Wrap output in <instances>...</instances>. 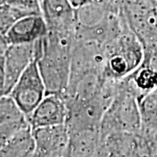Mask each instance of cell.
I'll return each mask as SVG.
<instances>
[{"mask_svg":"<svg viewBox=\"0 0 157 157\" xmlns=\"http://www.w3.org/2000/svg\"><path fill=\"white\" fill-rule=\"evenodd\" d=\"M75 36L48 32L43 39L37 64L47 94L65 95L71 74L72 49Z\"/></svg>","mask_w":157,"mask_h":157,"instance_id":"cell-1","label":"cell"},{"mask_svg":"<svg viewBox=\"0 0 157 157\" xmlns=\"http://www.w3.org/2000/svg\"><path fill=\"white\" fill-rule=\"evenodd\" d=\"M105 78L121 81L129 76L143 61L145 50L138 37L128 26L103 46Z\"/></svg>","mask_w":157,"mask_h":157,"instance_id":"cell-2","label":"cell"},{"mask_svg":"<svg viewBox=\"0 0 157 157\" xmlns=\"http://www.w3.org/2000/svg\"><path fill=\"white\" fill-rule=\"evenodd\" d=\"M142 129L139 99L123 79L118 81L112 102L100 126L101 137L111 134H138Z\"/></svg>","mask_w":157,"mask_h":157,"instance_id":"cell-3","label":"cell"},{"mask_svg":"<svg viewBox=\"0 0 157 157\" xmlns=\"http://www.w3.org/2000/svg\"><path fill=\"white\" fill-rule=\"evenodd\" d=\"M46 94L45 82L37 61H35L17 79L8 95L11 96L18 108L28 118Z\"/></svg>","mask_w":157,"mask_h":157,"instance_id":"cell-4","label":"cell"},{"mask_svg":"<svg viewBox=\"0 0 157 157\" xmlns=\"http://www.w3.org/2000/svg\"><path fill=\"white\" fill-rule=\"evenodd\" d=\"M104 62L105 57L102 45L93 40L75 38L72 49L69 85L89 73H103Z\"/></svg>","mask_w":157,"mask_h":157,"instance_id":"cell-5","label":"cell"},{"mask_svg":"<svg viewBox=\"0 0 157 157\" xmlns=\"http://www.w3.org/2000/svg\"><path fill=\"white\" fill-rule=\"evenodd\" d=\"M43 39L33 43L8 45L4 55L7 95L31 64L38 61L42 53Z\"/></svg>","mask_w":157,"mask_h":157,"instance_id":"cell-6","label":"cell"},{"mask_svg":"<svg viewBox=\"0 0 157 157\" xmlns=\"http://www.w3.org/2000/svg\"><path fill=\"white\" fill-rule=\"evenodd\" d=\"M39 6L48 32L75 36L78 26L77 9L67 0H40Z\"/></svg>","mask_w":157,"mask_h":157,"instance_id":"cell-7","label":"cell"},{"mask_svg":"<svg viewBox=\"0 0 157 157\" xmlns=\"http://www.w3.org/2000/svg\"><path fill=\"white\" fill-rule=\"evenodd\" d=\"M35 157H67L69 130L66 124L33 129Z\"/></svg>","mask_w":157,"mask_h":157,"instance_id":"cell-8","label":"cell"},{"mask_svg":"<svg viewBox=\"0 0 157 157\" xmlns=\"http://www.w3.org/2000/svg\"><path fill=\"white\" fill-rule=\"evenodd\" d=\"M68 109L65 97L47 94L27 118L33 129L66 124Z\"/></svg>","mask_w":157,"mask_h":157,"instance_id":"cell-9","label":"cell"},{"mask_svg":"<svg viewBox=\"0 0 157 157\" xmlns=\"http://www.w3.org/2000/svg\"><path fill=\"white\" fill-rule=\"evenodd\" d=\"M47 33L48 29L43 16L33 14L17 20L6 33V38L9 45L28 44L42 39Z\"/></svg>","mask_w":157,"mask_h":157,"instance_id":"cell-10","label":"cell"},{"mask_svg":"<svg viewBox=\"0 0 157 157\" xmlns=\"http://www.w3.org/2000/svg\"><path fill=\"white\" fill-rule=\"evenodd\" d=\"M101 142L100 129L69 132L67 157H98Z\"/></svg>","mask_w":157,"mask_h":157,"instance_id":"cell-11","label":"cell"},{"mask_svg":"<svg viewBox=\"0 0 157 157\" xmlns=\"http://www.w3.org/2000/svg\"><path fill=\"white\" fill-rule=\"evenodd\" d=\"M33 129L28 124L20 129L0 149L1 157H35Z\"/></svg>","mask_w":157,"mask_h":157,"instance_id":"cell-12","label":"cell"},{"mask_svg":"<svg viewBox=\"0 0 157 157\" xmlns=\"http://www.w3.org/2000/svg\"><path fill=\"white\" fill-rule=\"evenodd\" d=\"M142 121L141 133L152 135L157 133V88L139 101Z\"/></svg>","mask_w":157,"mask_h":157,"instance_id":"cell-13","label":"cell"},{"mask_svg":"<svg viewBox=\"0 0 157 157\" xmlns=\"http://www.w3.org/2000/svg\"><path fill=\"white\" fill-rule=\"evenodd\" d=\"M33 14V13H31L22 8L4 4L0 6V34L6 36L17 20Z\"/></svg>","mask_w":157,"mask_h":157,"instance_id":"cell-14","label":"cell"},{"mask_svg":"<svg viewBox=\"0 0 157 157\" xmlns=\"http://www.w3.org/2000/svg\"><path fill=\"white\" fill-rule=\"evenodd\" d=\"M5 4L17 6L33 14H40V6L38 0H3Z\"/></svg>","mask_w":157,"mask_h":157,"instance_id":"cell-15","label":"cell"},{"mask_svg":"<svg viewBox=\"0 0 157 157\" xmlns=\"http://www.w3.org/2000/svg\"><path fill=\"white\" fill-rule=\"evenodd\" d=\"M7 95L6 93V80L5 67H4V57L0 58V99Z\"/></svg>","mask_w":157,"mask_h":157,"instance_id":"cell-16","label":"cell"},{"mask_svg":"<svg viewBox=\"0 0 157 157\" xmlns=\"http://www.w3.org/2000/svg\"><path fill=\"white\" fill-rule=\"evenodd\" d=\"M9 45V43L7 42L6 36L0 34V58L4 57L6 49Z\"/></svg>","mask_w":157,"mask_h":157,"instance_id":"cell-17","label":"cell"},{"mask_svg":"<svg viewBox=\"0 0 157 157\" xmlns=\"http://www.w3.org/2000/svg\"><path fill=\"white\" fill-rule=\"evenodd\" d=\"M67 1L75 9H78L82 6L88 5L91 2H93L94 0H67Z\"/></svg>","mask_w":157,"mask_h":157,"instance_id":"cell-18","label":"cell"},{"mask_svg":"<svg viewBox=\"0 0 157 157\" xmlns=\"http://www.w3.org/2000/svg\"><path fill=\"white\" fill-rule=\"evenodd\" d=\"M101 1H106V2H116L118 0H101Z\"/></svg>","mask_w":157,"mask_h":157,"instance_id":"cell-19","label":"cell"},{"mask_svg":"<svg viewBox=\"0 0 157 157\" xmlns=\"http://www.w3.org/2000/svg\"><path fill=\"white\" fill-rule=\"evenodd\" d=\"M4 4H5V3H4V1H3V0H0V6H3Z\"/></svg>","mask_w":157,"mask_h":157,"instance_id":"cell-20","label":"cell"},{"mask_svg":"<svg viewBox=\"0 0 157 157\" xmlns=\"http://www.w3.org/2000/svg\"><path fill=\"white\" fill-rule=\"evenodd\" d=\"M154 1L155 2V4H156V5H157V0H154Z\"/></svg>","mask_w":157,"mask_h":157,"instance_id":"cell-21","label":"cell"}]
</instances>
